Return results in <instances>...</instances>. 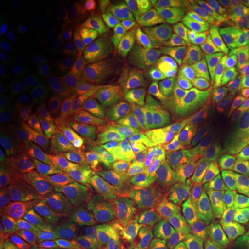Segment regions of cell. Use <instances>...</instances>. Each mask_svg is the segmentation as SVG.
Returning <instances> with one entry per match:
<instances>
[{
    "label": "cell",
    "mask_w": 249,
    "mask_h": 249,
    "mask_svg": "<svg viewBox=\"0 0 249 249\" xmlns=\"http://www.w3.org/2000/svg\"><path fill=\"white\" fill-rule=\"evenodd\" d=\"M194 39L197 65L220 81L215 96L227 97L235 89L249 84L236 26L223 10L213 8L202 13L197 18Z\"/></svg>",
    "instance_id": "obj_1"
},
{
    "label": "cell",
    "mask_w": 249,
    "mask_h": 249,
    "mask_svg": "<svg viewBox=\"0 0 249 249\" xmlns=\"http://www.w3.org/2000/svg\"><path fill=\"white\" fill-rule=\"evenodd\" d=\"M211 99L212 92L196 83V74H193L180 97L159 123L156 131L142 144L138 154V160H149L159 154L167 152L170 147L186 139V136L189 138L199 122L206 117L204 110Z\"/></svg>",
    "instance_id": "obj_2"
},
{
    "label": "cell",
    "mask_w": 249,
    "mask_h": 249,
    "mask_svg": "<svg viewBox=\"0 0 249 249\" xmlns=\"http://www.w3.org/2000/svg\"><path fill=\"white\" fill-rule=\"evenodd\" d=\"M115 3L106 0H41L18 5V23L47 34L70 33L99 21Z\"/></svg>",
    "instance_id": "obj_3"
},
{
    "label": "cell",
    "mask_w": 249,
    "mask_h": 249,
    "mask_svg": "<svg viewBox=\"0 0 249 249\" xmlns=\"http://www.w3.org/2000/svg\"><path fill=\"white\" fill-rule=\"evenodd\" d=\"M185 36L180 29H172L163 37L157 53L147 65L129 112V126L138 128L144 123L162 97H165L175 79L181 58L185 55Z\"/></svg>",
    "instance_id": "obj_4"
},
{
    "label": "cell",
    "mask_w": 249,
    "mask_h": 249,
    "mask_svg": "<svg viewBox=\"0 0 249 249\" xmlns=\"http://www.w3.org/2000/svg\"><path fill=\"white\" fill-rule=\"evenodd\" d=\"M196 249H245L249 241V199H233L201 213L189 230Z\"/></svg>",
    "instance_id": "obj_5"
},
{
    "label": "cell",
    "mask_w": 249,
    "mask_h": 249,
    "mask_svg": "<svg viewBox=\"0 0 249 249\" xmlns=\"http://www.w3.org/2000/svg\"><path fill=\"white\" fill-rule=\"evenodd\" d=\"M225 144L220 133V104L213 99V106L206 113L194 131L189 134L188 141L178 157L177 178L181 183H194L206 170H211Z\"/></svg>",
    "instance_id": "obj_6"
},
{
    "label": "cell",
    "mask_w": 249,
    "mask_h": 249,
    "mask_svg": "<svg viewBox=\"0 0 249 249\" xmlns=\"http://www.w3.org/2000/svg\"><path fill=\"white\" fill-rule=\"evenodd\" d=\"M29 108L26 62L18 47L5 44L0 53V128L8 131Z\"/></svg>",
    "instance_id": "obj_7"
},
{
    "label": "cell",
    "mask_w": 249,
    "mask_h": 249,
    "mask_svg": "<svg viewBox=\"0 0 249 249\" xmlns=\"http://www.w3.org/2000/svg\"><path fill=\"white\" fill-rule=\"evenodd\" d=\"M146 47L147 42L142 37H133L108 65L102 89V110L107 120L118 110L124 96L141 73L146 60Z\"/></svg>",
    "instance_id": "obj_8"
},
{
    "label": "cell",
    "mask_w": 249,
    "mask_h": 249,
    "mask_svg": "<svg viewBox=\"0 0 249 249\" xmlns=\"http://www.w3.org/2000/svg\"><path fill=\"white\" fill-rule=\"evenodd\" d=\"M0 168L10 180L23 185H49L57 180L53 165L8 131L0 134Z\"/></svg>",
    "instance_id": "obj_9"
},
{
    "label": "cell",
    "mask_w": 249,
    "mask_h": 249,
    "mask_svg": "<svg viewBox=\"0 0 249 249\" xmlns=\"http://www.w3.org/2000/svg\"><path fill=\"white\" fill-rule=\"evenodd\" d=\"M101 199L89 193H70L46 197L42 204V228H83L101 213Z\"/></svg>",
    "instance_id": "obj_10"
},
{
    "label": "cell",
    "mask_w": 249,
    "mask_h": 249,
    "mask_svg": "<svg viewBox=\"0 0 249 249\" xmlns=\"http://www.w3.org/2000/svg\"><path fill=\"white\" fill-rule=\"evenodd\" d=\"M207 183L223 196L249 199V144L228 147L211 167Z\"/></svg>",
    "instance_id": "obj_11"
},
{
    "label": "cell",
    "mask_w": 249,
    "mask_h": 249,
    "mask_svg": "<svg viewBox=\"0 0 249 249\" xmlns=\"http://www.w3.org/2000/svg\"><path fill=\"white\" fill-rule=\"evenodd\" d=\"M44 196L28 191L12 181L0 183V209L12 227L19 231H39L42 228Z\"/></svg>",
    "instance_id": "obj_12"
},
{
    "label": "cell",
    "mask_w": 249,
    "mask_h": 249,
    "mask_svg": "<svg viewBox=\"0 0 249 249\" xmlns=\"http://www.w3.org/2000/svg\"><path fill=\"white\" fill-rule=\"evenodd\" d=\"M115 212L124 225L131 228L172 220L170 209L165 202L152 194L141 191H117Z\"/></svg>",
    "instance_id": "obj_13"
},
{
    "label": "cell",
    "mask_w": 249,
    "mask_h": 249,
    "mask_svg": "<svg viewBox=\"0 0 249 249\" xmlns=\"http://www.w3.org/2000/svg\"><path fill=\"white\" fill-rule=\"evenodd\" d=\"M215 99L220 104V133L227 146L248 144L249 141V84L235 89L227 97Z\"/></svg>",
    "instance_id": "obj_14"
},
{
    "label": "cell",
    "mask_w": 249,
    "mask_h": 249,
    "mask_svg": "<svg viewBox=\"0 0 249 249\" xmlns=\"http://www.w3.org/2000/svg\"><path fill=\"white\" fill-rule=\"evenodd\" d=\"M37 249H102L104 235L96 228H41L33 236Z\"/></svg>",
    "instance_id": "obj_15"
},
{
    "label": "cell",
    "mask_w": 249,
    "mask_h": 249,
    "mask_svg": "<svg viewBox=\"0 0 249 249\" xmlns=\"http://www.w3.org/2000/svg\"><path fill=\"white\" fill-rule=\"evenodd\" d=\"M128 249H181V236L172 220L131 228Z\"/></svg>",
    "instance_id": "obj_16"
},
{
    "label": "cell",
    "mask_w": 249,
    "mask_h": 249,
    "mask_svg": "<svg viewBox=\"0 0 249 249\" xmlns=\"http://www.w3.org/2000/svg\"><path fill=\"white\" fill-rule=\"evenodd\" d=\"M23 129L29 141L44 149H49V151L57 149V146L60 144V138H58L52 113L41 102L33 104L28 108L26 115L23 118Z\"/></svg>",
    "instance_id": "obj_17"
},
{
    "label": "cell",
    "mask_w": 249,
    "mask_h": 249,
    "mask_svg": "<svg viewBox=\"0 0 249 249\" xmlns=\"http://www.w3.org/2000/svg\"><path fill=\"white\" fill-rule=\"evenodd\" d=\"M58 107L68 118H86L97 110L99 101L84 84L68 83L58 92Z\"/></svg>",
    "instance_id": "obj_18"
},
{
    "label": "cell",
    "mask_w": 249,
    "mask_h": 249,
    "mask_svg": "<svg viewBox=\"0 0 249 249\" xmlns=\"http://www.w3.org/2000/svg\"><path fill=\"white\" fill-rule=\"evenodd\" d=\"M235 26L238 33V39H240L243 62H245L246 71L249 74V8H246L245 12L241 13V17H238Z\"/></svg>",
    "instance_id": "obj_19"
},
{
    "label": "cell",
    "mask_w": 249,
    "mask_h": 249,
    "mask_svg": "<svg viewBox=\"0 0 249 249\" xmlns=\"http://www.w3.org/2000/svg\"><path fill=\"white\" fill-rule=\"evenodd\" d=\"M0 249H29V248L5 223H2L0 225Z\"/></svg>",
    "instance_id": "obj_20"
},
{
    "label": "cell",
    "mask_w": 249,
    "mask_h": 249,
    "mask_svg": "<svg viewBox=\"0 0 249 249\" xmlns=\"http://www.w3.org/2000/svg\"><path fill=\"white\" fill-rule=\"evenodd\" d=\"M245 249H249V241H248V245H246V248Z\"/></svg>",
    "instance_id": "obj_21"
}]
</instances>
